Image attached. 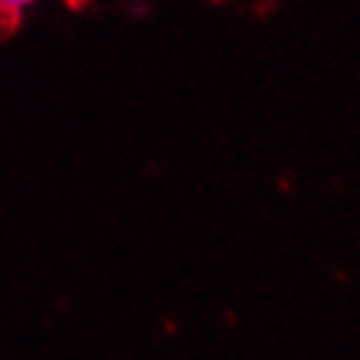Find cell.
<instances>
[{"label": "cell", "instance_id": "6da1fadb", "mask_svg": "<svg viewBox=\"0 0 360 360\" xmlns=\"http://www.w3.org/2000/svg\"><path fill=\"white\" fill-rule=\"evenodd\" d=\"M31 0H0V6L4 10H10V13H15V10H22V6H28Z\"/></svg>", "mask_w": 360, "mask_h": 360}]
</instances>
